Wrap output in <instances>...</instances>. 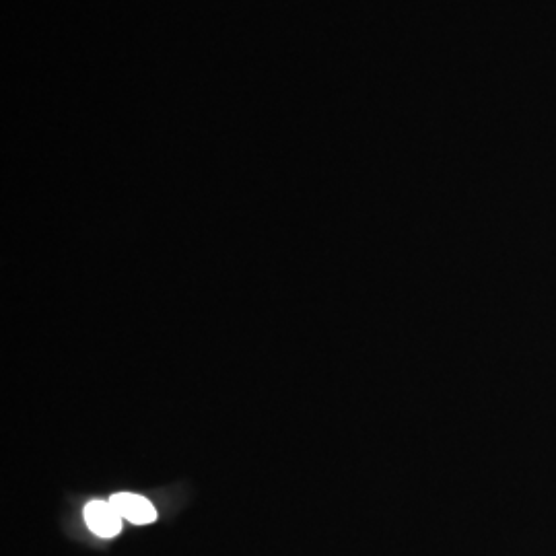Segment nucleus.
Instances as JSON below:
<instances>
[{"mask_svg": "<svg viewBox=\"0 0 556 556\" xmlns=\"http://www.w3.org/2000/svg\"><path fill=\"white\" fill-rule=\"evenodd\" d=\"M85 521L89 530L99 538H114L122 530V517L110 501H91L85 507Z\"/></svg>", "mask_w": 556, "mask_h": 556, "instance_id": "nucleus-1", "label": "nucleus"}, {"mask_svg": "<svg viewBox=\"0 0 556 556\" xmlns=\"http://www.w3.org/2000/svg\"><path fill=\"white\" fill-rule=\"evenodd\" d=\"M110 503L122 519L130 521L134 526H147L157 519L155 507L145 497H138L132 493H118L110 499Z\"/></svg>", "mask_w": 556, "mask_h": 556, "instance_id": "nucleus-2", "label": "nucleus"}]
</instances>
